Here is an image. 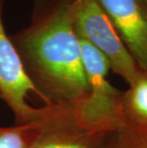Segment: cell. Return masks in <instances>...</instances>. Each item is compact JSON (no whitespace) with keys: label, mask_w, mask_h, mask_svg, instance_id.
Segmentation results:
<instances>
[{"label":"cell","mask_w":147,"mask_h":148,"mask_svg":"<svg viewBox=\"0 0 147 148\" xmlns=\"http://www.w3.org/2000/svg\"><path fill=\"white\" fill-rule=\"evenodd\" d=\"M19 44L52 104L74 110L85 99L88 82L73 0L63 2L48 18L25 33Z\"/></svg>","instance_id":"1"},{"label":"cell","mask_w":147,"mask_h":148,"mask_svg":"<svg viewBox=\"0 0 147 148\" xmlns=\"http://www.w3.org/2000/svg\"><path fill=\"white\" fill-rule=\"evenodd\" d=\"M79 37L88 92L74 109L75 119L90 134L111 136L127 127L122 111V93L107 79L111 68L105 56L88 41Z\"/></svg>","instance_id":"2"},{"label":"cell","mask_w":147,"mask_h":148,"mask_svg":"<svg viewBox=\"0 0 147 148\" xmlns=\"http://www.w3.org/2000/svg\"><path fill=\"white\" fill-rule=\"evenodd\" d=\"M0 2V96L21 124H42L61 108L52 104L28 75L19 53L5 33Z\"/></svg>","instance_id":"3"},{"label":"cell","mask_w":147,"mask_h":148,"mask_svg":"<svg viewBox=\"0 0 147 148\" xmlns=\"http://www.w3.org/2000/svg\"><path fill=\"white\" fill-rule=\"evenodd\" d=\"M73 7L79 36L105 56L114 73L132 84L142 71L96 0H73Z\"/></svg>","instance_id":"4"},{"label":"cell","mask_w":147,"mask_h":148,"mask_svg":"<svg viewBox=\"0 0 147 148\" xmlns=\"http://www.w3.org/2000/svg\"><path fill=\"white\" fill-rule=\"evenodd\" d=\"M137 66L147 74V5L143 0H96Z\"/></svg>","instance_id":"5"},{"label":"cell","mask_w":147,"mask_h":148,"mask_svg":"<svg viewBox=\"0 0 147 148\" xmlns=\"http://www.w3.org/2000/svg\"><path fill=\"white\" fill-rule=\"evenodd\" d=\"M106 138L88 133L77 122L74 110L62 107L42 125L29 148H103Z\"/></svg>","instance_id":"6"},{"label":"cell","mask_w":147,"mask_h":148,"mask_svg":"<svg viewBox=\"0 0 147 148\" xmlns=\"http://www.w3.org/2000/svg\"><path fill=\"white\" fill-rule=\"evenodd\" d=\"M122 111L127 126H147V74L142 72L122 93Z\"/></svg>","instance_id":"7"},{"label":"cell","mask_w":147,"mask_h":148,"mask_svg":"<svg viewBox=\"0 0 147 148\" xmlns=\"http://www.w3.org/2000/svg\"><path fill=\"white\" fill-rule=\"evenodd\" d=\"M43 124L0 127V148H29Z\"/></svg>","instance_id":"8"},{"label":"cell","mask_w":147,"mask_h":148,"mask_svg":"<svg viewBox=\"0 0 147 148\" xmlns=\"http://www.w3.org/2000/svg\"><path fill=\"white\" fill-rule=\"evenodd\" d=\"M111 148H147V126H127L111 135Z\"/></svg>","instance_id":"9"},{"label":"cell","mask_w":147,"mask_h":148,"mask_svg":"<svg viewBox=\"0 0 147 148\" xmlns=\"http://www.w3.org/2000/svg\"><path fill=\"white\" fill-rule=\"evenodd\" d=\"M103 148H111V147H110V145H109V143H106L105 145H104V147H103Z\"/></svg>","instance_id":"10"},{"label":"cell","mask_w":147,"mask_h":148,"mask_svg":"<svg viewBox=\"0 0 147 148\" xmlns=\"http://www.w3.org/2000/svg\"><path fill=\"white\" fill-rule=\"evenodd\" d=\"M143 1H144V2L146 3V5H147V0H143Z\"/></svg>","instance_id":"11"}]
</instances>
